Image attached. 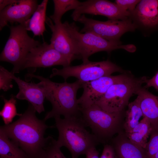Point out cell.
I'll list each match as a JSON object with an SVG mask.
<instances>
[{"label":"cell","mask_w":158,"mask_h":158,"mask_svg":"<svg viewBox=\"0 0 158 158\" xmlns=\"http://www.w3.org/2000/svg\"><path fill=\"white\" fill-rule=\"evenodd\" d=\"M36 112L30 103L19 118L11 123L0 126L8 138L30 158H39L43 150L46 138L44 135L49 128L44 119L36 116Z\"/></svg>","instance_id":"1"},{"label":"cell","mask_w":158,"mask_h":158,"mask_svg":"<svg viewBox=\"0 0 158 158\" xmlns=\"http://www.w3.org/2000/svg\"><path fill=\"white\" fill-rule=\"evenodd\" d=\"M27 78H35L42 82L45 93V99L51 104L52 109L46 114L45 121L52 118L63 116L64 117L80 115V107L78 102L77 94L82 88V83L78 80L73 83L65 81L54 82L49 78L29 73Z\"/></svg>","instance_id":"2"},{"label":"cell","mask_w":158,"mask_h":158,"mask_svg":"<svg viewBox=\"0 0 158 158\" xmlns=\"http://www.w3.org/2000/svg\"><path fill=\"white\" fill-rule=\"evenodd\" d=\"M54 126L59 133L57 142L61 147H65L70 152L72 158H78L93 147L100 143L97 138L86 129L87 127L81 115L54 118Z\"/></svg>","instance_id":"3"},{"label":"cell","mask_w":158,"mask_h":158,"mask_svg":"<svg viewBox=\"0 0 158 158\" xmlns=\"http://www.w3.org/2000/svg\"><path fill=\"white\" fill-rule=\"evenodd\" d=\"M82 117L99 143H109L114 136L123 130L125 110L109 112L94 104L80 108Z\"/></svg>","instance_id":"4"},{"label":"cell","mask_w":158,"mask_h":158,"mask_svg":"<svg viewBox=\"0 0 158 158\" xmlns=\"http://www.w3.org/2000/svg\"><path fill=\"white\" fill-rule=\"evenodd\" d=\"M63 23L70 37L79 59L83 62L89 60L92 55L101 51L109 53L118 49H123L130 52L136 49L133 45H121L120 42L109 41L91 32L81 33L74 22L67 21Z\"/></svg>","instance_id":"5"},{"label":"cell","mask_w":158,"mask_h":158,"mask_svg":"<svg viewBox=\"0 0 158 158\" xmlns=\"http://www.w3.org/2000/svg\"><path fill=\"white\" fill-rule=\"evenodd\" d=\"M9 28L10 35L0 54V60L12 64L11 72L14 74L22 70L30 51L41 43L28 35L24 25H11Z\"/></svg>","instance_id":"6"},{"label":"cell","mask_w":158,"mask_h":158,"mask_svg":"<svg viewBox=\"0 0 158 158\" xmlns=\"http://www.w3.org/2000/svg\"><path fill=\"white\" fill-rule=\"evenodd\" d=\"M147 80L145 76L136 78L128 74L124 79L111 85L94 104L108 112L125 110L130 97Z\"/></svg>","instance_id":"7"},{"label":"cell","mask_w":158,"mask_h":158,"mask_svg":"<svg viewBox=\"0 0 158 158\" xmlns=\"http://www.w3.org/2000/svg\"><path fill=\"white\" fill-rule=\"evenodd\" d=\"M116 72L124 73V71L109 60L97 62L88 61L75 66H69L61 69L54 68L50 78L60 76L66 81L68 78L72 77L82 83H85L111 75Z\"/></svg>","instance_id":"8"},{"label":"cell","mask_w":158,"mask_h":158,"mask_svg":"<svg viewBox=\"0 0 158 158\" xmlns=\"http://www.w3.org/2000/svg\"><path fill=\"white\" fill-rule=\"evenodd\" d=\"M77 21L84 25L81 33L91 32L109 41L119 42L121 36L126 32L133 31L136 26L128 20H109L101 21L81 15Z\"/></svg>","instance_id":"9"},{"label":"cell","mask_w":158,"mask_h":158,"mask_svg":"<svg viewBox=\"0 0 158 158\" xmlns=\"http://www.w3.org/2000/svg\"><path fill=\"white\" fill-rule=\"evenodd\" d=\"M70 64L67 59L50 44L44 42L30 51L22 70L28 68L35 71L37 68L49 67L56 65L65 67Z\"/></svg>","instance_id":"10"},{"label":"cell","mask_w":158,"mask_h":158,"mask_svg":"<svg viewBox=\"0 0 158 158\" xmlns=\"http://www.w3.org/2000/svg\"><path fill=\"white\" fill-rule=\"evenodd\" d=\"M130 13L122 9L115 3L106 0H87L81 2L71 16L75 21L85 14L103 16L109 20H123L126 19Z\"/></svg>","instance_id":"11"},{"label":"cell","mask_w":158,"mask_h":158,"mask_svg":"<svg viewBox=\"0 0 158 158\" xmlns=\"http://www.w3.org/2000/svg\"><path fill=\"white\" fill-rule=\"evenodd\" d=\"M128 74L125 73L115 76H104L82 83L83 92L81 96L78 99L80 108H87L94 104L111 85L124 79Z\"/></svg>","instance_id":"12"},{"label":"cell","mask_w":158,"mask_h":158,"mask_svg":"<svg viewBox=\"0 0 158 158\" xmlns=\"http://www.w3.org/2000/svg\"><path fill=\"white\" fill-rule=\"evenodd\" d=\"M38 4L36 0H18L0 11V30L8 23L24 25L32 16Z\"/></svg>","instance_id":"13"},{"label":"cell","mask_w":158,"mask_h":158,"mask_svg":"<svg viewBox=\"0 0 158 158\" xmlns=\"http://www.w3.org/2000/svg\"><path fill=\"white\" fill-rule=\"evenodd\" d=\"M47 17L45 23L52 32L50 44L71 63L76 59H79L75 47L63 23L54 24Z\"/></svg>","instance_id":"14"},{"label":"cell","mask_w":158,"mask_h":158,"mask_svg":"<svg viewBox=\"0 0 158 158\" xmlns=\"http://www.w3.org/2000/svg\"><path fill=\"white\" fill-rule=\"evenodd\" d=\"M9 74L16 83L19 89L16 96V98L28 101L39 114L44 111V102L45 93L42 82L40 81L37 83H29L16 77L12 72H9Z\"/></svg>","instance_id":"15"},{"label":"cell","mask_w":158,"mask_h":158,"mask_svg":"<svg viewBox=\"0 0 158 158\" xmlns=\"http://www.w3.org/2000/svg\"><path fill=\"white\" fill-rule=\"evenodd\" d=\"M117 158H146L144 148L132 142L123 130L114 137L109 143Z\"/></svg>","instance_id":"16"},{"label":"cell","mask_w":158,"mask_h":158,"mask_svg":"<svg viewBox=\"0 0 158 158\" xmlns=\"http://www.w3.org/2000/svg\"><path fill=\"white\" fill-rule=\"evenodd\" d=\"M138 95L143 117L149 121L152 130H158V96L141 86L135 92Z\"/></svg>","instance_id":"17"},{"label":"cell","mask_w":158,"mask_h":158,"mask_svg":"<svg viewBox=\"0 0 158 158\" xmlns=\"http://www.w3.org/2000/svg\"><path fill=\"white\" fill-rule=\"evenodd\" d=\"M144 26L153 27L158 24V0H142L133 11Z\"/></svg>","instance_id":"18"},{"label":"cell","mask_w":158,"mask_h":158,"mask_svg":"<svg viewBox=\"0 0 158 158\" xmlns=\"http://www.w3.org/2000/svg\"><path fill=\"white\" fill-rule=\"evenodd\" d=\"M48 1L43 0L38 6L30 18L24 25L27 31L32 32L34 36H43L46 30L45 26L46 11Z\"/></svg>","instance_id":"19"},{"label":"cell","mask_w":158,"mask_h":158,"mask_svg":"<svg viewBox=\"0 0 158 158\" xmlns=\"http://www.w3.org/2000/svg\"><path fill=\"white\" fill-rule=\"evenodd\" d=\"M152 130L151 123L146 117L143 118L130 132L126 134L133 143L143 148L145 147L147 139Z\"/></svg>","instance_id":"20"},{"label":"cell","mask_w":158,"mask_h":158,"mask_svg":"<svg viewBox=\"0 0 158 158\" xmlns=\"http://www.w3.org/2000/svg\"><path fill=\"white\" fill-rule=\"evenodd\" d=\"M0 158H30L0 129Z\"/></svg>","instance_id":"21"},{"label":"cell","mask_w":158,"mask_h":158,"mask_svg":"<svg viewBox=\"0 0 158 158\" xmlns=\"http://www.w3.org/2000/svg\"><path fill=\"white\" fill-rule=\"evenodd\" d=\"M127 107L123 125V129L126 133L132 130L139 123L140 118L143 116L137 97L133 101L129 103Z\"/></svg>","instance_id":"22"},{"label":"cell","mask_w":158,"mask_h":158,"mask_svg":"<svg viewBox=\"0 0 158 158\" xmlns=\"http://www.w3.org/2000/svg\"><path fill=\"white\" fill-rule=\"evenodd\" d=\"M54 11L50 18L54 24L61 22V18L64 14L71 10H75L81 1L77 0H53Z\"/></svg>","instance_id":"23"},{"label":"cell","mask_w":158,"mask_h":158,"mask_svg":"<svg viewBox=\"0 0 158 158\" xmlns=\"http://www.w3.org/2000/svg\"><path fill=\"white\" fill-rule=\"evenodd\" d=\"M1 97L4 101V104L0 111V115L5 125H7L12 123L13 118L16 116H20L22 114H19L17 112L16 96L11 95L8 100L3 96H1Z\"/></svg>","instance_id":"24"},{"label":"cell","mask_w":158,"mask_h":158,"mask_svg":"<svg viewBox=\"0 0 158 158\" xmlns=\"http://www.w3.org/2000/svg\"><path fill=\"white\" fill-rule=\"evenodd\" d=\"M46 138L43 150L39 158H67L61 151V147L57 140L50 136Z\"/></svg>","instance_id":"25"},{"label":"cell","mask_w":158,"mask_h":158,"mask_svg":"<svg viewBox=\"0 0 158 158\" xmlns=\"http://www.w3.org/2000/svg\"><path fill=\"white\" fill-rule=\"evenodd\" d=\"M144 148L146 158H158V130H152Z\"/></svg>","instance_id":"26"},{"label":"cell","mask_w":158,"mask_h":158,"mask_svg":"<svg viewBox=\"0 0 158 158\" xmlns=\"http://www.w3.org/2000/svg\"><path fill=\"white\" fill-rule=\"evenodd\" d=\"M9 71L1 66H0V89L7 91L13 87Z\"/></svg>","instance_id":"27"},{"label":"cell","mask_w":158,"mask_h":158,"mask_svg":"<svg viewBox=\"0 0 158 158\" xmlns=\"http://www.w3.org/2000/svg\"><path fill=\"white\" fill-rule=\"evenodd\" d=\"M138 0H116L115 3L123 10L130 13L140 1Z\"/></svg>","instance_id":"28"},{"label":"cell","mask_w":158,"mask_h":158,"mask_svg":"<svg viewBox=\"0 0 158 158\" xmlns=\"http://www.w3.org/2000/svg\"><path fill=\"white\" fill-rule=\"evenodd\" d=\"M99 158H117L114 149L109 143L104 144Z\"/></svg>","instance_id":"29"},{"label":"cell","mask_w":158,"mask_h":158,"mask_svg":"<svg viewBox=\"0 0 158 158\" xmlns=\"http://www.w3.org/2000/svg\"><path fill=\"white\" fill-rule=\"evenodd\" d=\"M145 83L146 85L144 87L145 88L153 87L158 91V71L152 78L147 79Z\"/></svg>","instance_id":"30"},{"label":"cell","mask_w":158,"mask_h":158,"mask_svg":"<svg viewBox=\"0 0 158 158\" xmlns=\"http://www.w3.org/2000/svg\"><path fill=\"white\" fill-rule=\"evenodd\" d=\"M85 155L86 158H99V152L96 147H93L89 150Z\"/></svg>","instance_id":"31"},{"label":"cell","mask_w":158,"mask_h":158,"mask_svg":"<svg viewBox=\"0 0 158 158\" xmlns=\"http://www.w3.org/2000/svg\"><path fill=\"white\" fill-rule=\"evenodd\" d=\"M18 0H0V11L10 5L17 2Z\"/></svg>","instance_id":"32"}]
</instances>
